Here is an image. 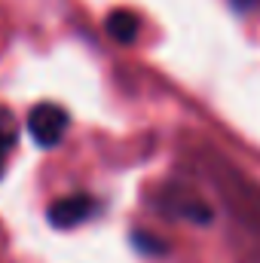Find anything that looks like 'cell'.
Returning <instances> with one entry per match:
<instances>
[{
	"label": "cell",
	"mask_w": 260,
	"mask_h": 263,
	"mask_svg": "<svg viewBox=\"0 0 260 263\" xmlns=\"http://www.w3.org/2000/svg\"><path fill=\"white\" fill-rule=\"evenodd\" d=\"M65 132H67V114L59 104L43 101V104H37V107L31 110V117H28V135L34 138L37 147L52 150V147L62 141Z\"/></svg>",
	"instance_id": "1"
},
{
	"label": "cell",
	"mask_w": 260,
	"mask_h": 263,
	"mask_svg": "<svg viewBox=\"0 0 260 263\" xmlns=\"http://www.w3.org/2000/svg\"><path fill=\"white\" fill-rule=\"evenodd\" d=\"M236 3H239V6H248V3H254V0H236Z\"/></svg>",
	"instance_id": "6"
},
{
	"label": "cell",
	"mask_w": 260,
	"mask_h": 263,
	"mask_svg": "<svg viewBox=\"0 0 260 263\" xmlns=\"http://www.w3.org/2000/svg\"><path fill=\"white\" fill-rule=\"evenodd\" d=\"M15 138H18L15 114H12L9 107H0V165H3V159L9 156V150L15 147Z\"/></svg>",
	"instance_id": "4"
},
{
	"label": "cell",
	"mask_w": 260,
	"mask_h": 263,
	"mask_svg": "<svg viewBox=\"0 0 260 263\" xmlns=\"http://www.w3.org/2000/svg\"><path fill=\"white\" fill-rule=\"evenodd\" d=\"M98 208H101V205H98L92 196L77 193V196L55 199V202L49 205L46 217H49V223H52V227H59V230H73V227H80V223L92 220V217L98 214Z\"/></svg>",
	"instance_id": "2"
},
{
	"label": "cell",
	"mask_w": 260,
	"mask_h": 263,
	"mask_svg": "<svg viewBox=\"0 0 260 263\" xmlns=\"http://www.w3.org/2000/svg\"><path fill=\"white\" fill-rule=\"evenodd\" d=\"M132 242H135V248H141V251H147V254H159V251H162L159 239H153V236H147V233H135Z\"/></svg>",
	"instance_id": "5"
},
{
	"label": "cell",
	"mask_w": 260,
	"mask_h": 263,
	"mask_svg": "<svg viewBox=\"0 0 260 263\" xmlns=\"http://www.w3.org/2000/svg\"><path fill=\"white\" fill-rule=\"evenodd\" d=\"M104 31L110 34V40L129 46V43H135V37L141 31V22H138V15L129 12V9H114L107 15V22H104Z\"/></svg>",
	"instance_id": "3"
}]
</instances>
